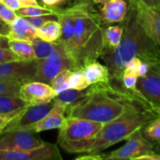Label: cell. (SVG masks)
<instances>
[{
    "mask_svg": "<svg viewBox=\"0 0 160 160\" xmlns=\"http://www.w3.org/2000/svg\"><path fill=\"white\" fill-rule=\"evenodd\" d=\"M61 24L57 40L77 69L98 61L104 51V22L91 0H78L67 8H53Z\"/></svg>",
    "mask_w": 160,
    "mask_h": 160,
    "instance_id": "1",
    "label": "cell"
},
{
    "mask_svg": "<svg viewBox=\"0 0 160 160\" xmlns=\"http://www.w3.org/2000/svg\"><path fill=\"white\" fill-rule=\"evenodd\" d=\"M124 35L121 43L112 51H105L100 58L105 62L111 74V82L122 84L123 71L127 64L139 57L152 68L160 66V45L142 28L136 19L135 8L128 4V12L122 22Z\"/></svg>",
    "mask_w": 160,
    "mask_h": 160,
    "instance_id": "2",
    "label": "cell"
},
{
    "mask_svg": "<svg viewBox=\"0 0 160 160\" xmlns=\"http://www.w3.org/2000/svg\"><path fill=\"white\" fill-rule=\"evenodd\" d=\"M158 116L152 106L135 105L116 119L104 124L88 155L101 154L104 150L127 140L134 131Z\"/></svg>",
    "mask_w": 160,
    "mask_h": 160,
    "instance_id": "3",
    "label": "cell"
},
{
    "mask_svg": "<svg viewBox=\"0 0 160 160\" xmlns=\"http://www.w3.org/2000/svg\"><path fill=\"white\" fill-rule=\"evenodd\" d=\"M102 127L101 123L67 116L59 128L57 143L68 154H88Z\"/></svg>",
    "mask_w": 160,
    "mask_h": 160,
    "instance_id": "4",
    "label": "cell"
},
{
    "mask_svg": "<svg viewBox=\"0 0 160 160\" xmlns=\"http://www.w3.org/2000/svg\"><path fill=\"white\" fill-rule=\"evenodd\" d=\"M60 44V43H59ZM77 69L74 63L68 56L63 47L49 56L37 59V76L36 81L51 84L53 78L64 69Z\"/></svg>",
    "mask_w": 160,
    "mask_h": 160,
    "instance_id": "5",
    "label": "cell"
},
{
    "mask_svg": "<svg viewBox=\"0 0 160 160\" xmlns=\"http://www.w3.org/2000/svg\"><path fill=\"white\" fill-rule=\"evenodd\" d=\"M154 151L155 143L148 141L142 135V129L139 128L127 139L125 145L109 155H103V158L106 160H136L139 157Z\"/></svg>",
    "mask_w": 160,
    "mask_h": 160,
    "instance_id": "6",
    "label": "cell"
},
{
    "mask_svg": "<svg viewBox=\"0 0 160 160\" xmlns=\"http://www.w3.org/2000/svg\"><path fill=\"white\" fill-rule=\"evenodd\" d=\"M35 133L27 129H18L0 134V150H31L45 143Z\"/></svg>",
    "mask_w": 160,
    "mask_h": 160,
    "instance_id": "7",
    "label": "cell"
},
{
    "mask_svg": "<svg viewBox=\"0 0 160 160\" xmlns=\"http://www.w3.org/2000/svg\"><path fill=\"white\" fill-rule=\"evenodd\" d=\"M37 59L19 60L0 64V80L22 83L36 81Z\"/></svg>",
    "mask_w": 160,
    "mask_h": 160,
    "instance_id": "8",
    "label": "cell"
},
{
    "mask_svg": "<svg viewBox=\"0 0 160 160\" xmlns=\"http://www.w3.org/2000/svg\"><path fill=\"white\" fill-rule=\"evenodd\" d=\"M128 3L135 8L136 19L144 32L160 45V8H152L134 0Z\"/></svg>",
    "mask_w": 160,
    "mask_h": 160,
    "instance_id": "9",
    "label": "cell"
},
{
    "mask_svg": "<svg viewBox=\"0 0 160 160\" xmlns=\"http://www.w3.org/2000/svg\"><path fill=\"white\" fill-rule=\"evenodd\" d=\"M53 105H54V100L42 104L28 105L20 115L12 119L5 127L1 134L12 130L26 129L30 126L38 123L42 118H44L49 113V112L52 109Z\"/></svg>",
    "mask_w": 160,
    "mask_h": 160,
    "instance_id": "10",
    "label": "cell"
},
{
    "mask_svg": "<svg viewBox=\"0 0 160 160\" xmlns=\"http://www.w3.org/2000/svg\"><path fill=\"white\" fill-rule=\"evenodd\" d=\"M62 158L57 145L49 142L31 150H0V160H61Z\"/></svg>",
    "mask_w": 160,
    "mask_h": 160,
    "instance_id": "11",
    "label": "cell"
},
{
    "mask_svg": "<svg viewBox=\"0 0 160 160\" xmlns=\"http://www.w3.org/2000/svg\"><path fill=\"white\" fill-rule=\"evenodd\" d=\"M19 97L27 105H37L53 100L56 93L51 84L33 81L25 82L21 86Z\"/></svg>",
    "mask_w": 160,
    "mask_h": 160,
    "instance_id": "12",
    "label": "cell"
},
{
    "mask_svg": "<svg viewBox=\"0 0 160 160\" xmlns=\"http://www.w3.org/2000/svg\"><path fill=\"white\" fill-rule=\"evenodd\" d=\"M67 105L62 102L54 100V105L49 113L38 123L27 128V130H31L35 133L41 131H47L52 129H59L64 124L67 117Z\"/></svg>",
    "mask_w": 160,
    "mask_h": 160,
    "instance_id": "13",
    "label": "cell"
},
{
    "mask_svg": "<svg viewBox=\"0 0 160 160\" xmlns=\"http://www.w3.org/2000/svg\"><path fill=\"white\" fill-rule=\"evenodd\" d=\"M137 89L152 106L160 107V72L151 68L148 74L139 77Z\"/></svg>",
    "mask_w": 160,
    "mask_h": 160,
    "instance_id": "14",
    "label": "cell"
},
{
    "mask_svg": "<svg viewBox=\"0 0 160 160\" xmlns=\"http://www.w3.org/2000/svg\"><path fill=\"white\" fill-rule=\"evenodd\" d=\"M99 10L104 23L122 22L128 15V0H108Z\"/></svg>",
    "mask_w": 160,
    "mask_h": 160,
    "instance_id": "15",
    "label": "cell"
},
{
    "mask_svg": "<svg viewBox=\"0 0 160 160\" xmlns=\"http://www.w3.org/2000/svg\"><path fill=\"white\" fill-rule=\"evenodd\" d=\"M9 33L8 38L9 39L26 40L32 42L38 38L37 28H35L23 17H18L12 23L9 24Z\"/></svg>",
    "mask_w": 160,
    "mask_h": 160,
    "instance_id": "16",
    "label": "cell"
},
{
    "mask_svg": "<svg viewBox=\"0 0 160 160\" xmlns=\"http://www.w3.org/2000/svg\"><path fill=\"white\" fill-rule=\"evenodd\" d=\"M82 70L90 85L98 82H109L111 81V74L108 67L98 61L86 65Z\"/></svg>",
    "mask_w": 160,
    "mask_h": 160,
    "instance_id": "17",
    "label": "cell"
},
{
    "mask_svg": "<svg viewBox=\"0 0 160 160\" xmlns=\"http://www.w3.org/2000/svg\"><path fill=\"white\" fill-rule=\"evenodd\" d=\"M124 35V25H109L104 26V51H112L119 46Z\"/></svg>",
    "mask_w": 160,
    "mask_h": 160,
    "instance_id": "18",
    "label": "cell"
},
{
    "mask_svg": "<svg viewBox=\"0 0 160 160\" xmlns=\"http://www.w3.org/2000/svg\"><path fill=\"white\" fill-rule=\"evenodd\" d=\"M38 38L48 41L55 42L61 36V24L57 20H51L37 29Z\"/></svg>",
    "mask_w": 160,
    "mask_h": 160,
    "instance_id": "19",
    "label": "cell"
},
{
    "mask_svg": "<svg viewBox=\"0 0 160 160\" xmlns=\"http://www.w3.org/2000/svg\"><path fill=\"white\" fill-rule=\"evenodd\" d=\"M87 97V89L85 90H76V89H67L57 94L53 100L59 101L67 105V107H71L76 105ZM67 108V109H68Z\"/></svg>",
    "mask_w": 160,
    "mask_h": 160,
    "instance_id": "20",
    "label": "cell"
},
{
    "mask_svg": "<svg viewBox=\"0 0 160 160\" xmlns=\"http://www.w3.org/2000/svg\"><path fill=\"white\" fill-rule=\"evenodd\" d=\"M8 46L19 57H21L23 60L36 59L33 45H32V42L30 41L9 39Z\"/></svg>",
    "mask_w": 160,
    "mask_h": 160,
    "instance_id": "21",
    "label": "cell"
},
{
    "mask_svg": "<svg viewBox=\"0 0 160 160\" xmlns=\"http://www.w3.org/2000/svg\"><path fill=\"white\" fill-rule=\"evenodd\" d=\"M35 57L36 59H42L47 56H49L51 53L56 52L61 48V45L58 41L55 42H48L45 40H42L40 38H37L32 41Z\"/></svg>",
    "mask_w": 160,
    "mask_h": 160,
    "instance_id": "22",
    "label": "cell"
},
{
    "mask_svg": "<svg viewBox=\"0 0 160 160\" xmlns=\"http://www.w3.org/2000/svg\"><path fill=\"white\" fill-rule=\"evenodd\" d=\"M26 105L19 96L0 95V113L12 112Z\"/></svg>",
    "mask_w": 160,
    "mask_h": 160,
    "instance_id": "23",
    "label": "cell"
},
{
    "mask_svg": "<svg viewBox=\"0 0 160 160\" xmlns=\"http://www.w3.org/2000/svg\"><path fill=\"white\" fill-rule=\"evenodd\" d=\"M142 135L152 142H160V116L149 121L142 128Z\"/></svg>",
    "mask_w": 160,
    "mask_h": 160,
    "instance_id": "24",
    "label": "cell"
},
{
    "mask_svg": "<svg viewBox=\"0 0 160 160\" xmlns=\"http://www.w3.org/2000/svg\"><path fill=\"white\" fill-rule=\"evenodd\" d=\"M18 16L20 17H36L40 15H48V14H55L53 8L49 7H41V6H27L21 7L18 10H16Z\"/></svg>",
    "mask_w": 160,
    "mask_h": 160,
    "instance_id": "25",
    "label": "cell"
},
{
    "mask_svg": "<svg viewBox=\"0 0 160 160\" xmlns=\"http://www.w3.org/2000/svg\"><path fill=\"white\" fill-rule=\"evenodd\" d=\"M72 71L73 69H64L53 78V80L51 82V86L53 88L56 95L61 93L62 91L69 89V79Z\"/></svg>",
    "mask_w": 160,
    "mask_h": 160,
    "instance_id": "26",
    "label": "cell"
},
{
    "mask_svg": "<svg viewBox=\"0 0 160 160\" xmlns=\"http://www.w3.org/2000/svg\"><path fill=\"white\" fill-rule=\"evenodd\" d=\"M90 86L82 69H75L72 71L69 79V88L76 90H85Z\"/></svg>",
    "mask_w": 160,
    "mask_h": 160,
    "instance_id": "27",
    "label": "cell"
},
{
    "mask_svg": "<svg viewBox=\"0 0 160 160\" xmlns=\"http://www.w3.org/2000/svg\"><path fill=\"white\" fill-rule=\"evenodd\" d=\"M22 84L23 83L21 82L0 80V95L19 96L20 89Z\"/></svg>",
    "mask_w": 160,
    "mask_h": 160,
    "instance_id": "28",
    "label": "cell"
},
{
    "mask_svg": "<svg viewBox=\"0 0 160 160\" xmlns=\"http://www.w3.org/2000/svg\"><path fill=\"white\" fill-rule=\"evenodd\" d=\"M139 77L128 70H124L122 76V84L123 86L129 90V91H136L137 90V83H138Z\"/></svg>",
    "mask_w": 160,
    "mask_h": 160,
    "instance_id": "29",
    "label": "cell"
},
{
    "mask_svg": "<svg viewBox=\"0 0 160 160\" xmlns=\"http://www.w3.org/2000/svg\"><path fill=\"white\" fill-rule=\"evenodd\" d=\"M18 17L19 16L15 10H12L11 8H9L8 7H7L5 4H3L0 1V20L1 21H3L4 22L8 24H10Z\"/></svg>",
    "mask_w": 160,
    "mask_h": 160,
    "instance_id": "30",
    "label": "cell"
},
{
    "mask_svg": "<svg viewBox=\"0 0 160 160\" xmlns=\"http://www.w3.org/2000/svg\"><path fill=\"white\" fill-rule=\"evenodd\" d=\"M27 22H29L35 28H39L42 26L45 22L57 19L55 14H48V15H40V16H36V17H23Z\"/></svg>",
    "mask_w": 160,
    "mask_h": 160,
    "instance_id": "31",
    "label": "cell"
},
{
    "mask_svg": "<svg viewBox=\"0 0 160 160\" xmlns=\"http://www.w3.org/2000/svg\"><path fill=\"white\" fill-rule=\"evenodd\" d=\"M28 105H26V106H24V107H22V108H20V109H18V110H16V111H14V112H8V113H0V134H1V132L3 131V129L5 128V127L12 120V119H14L15 117H17L18 115H20L22 112V111L27 107Z\"/></svg>",
    "mask_w": 160,
    "mask_h": 160,
    "instance_id": "32",
    "label": "cell"
},
{
    "mask_svg": "<svg viewBox=\"0 0 160 160\" xmlns=\"http://www.w3.org/2000/svg\"><path fill=\"white\" fill-rule=\"evenodd\" d=\"M23 60L19 57L10 48H0V64Z\"/></svg>",
    "mask_w": 160,
    "mask_h": 160,
    "instance_id": "33",
    "label": "cell"
},
{
    "mask_svg": "<svg viewBox=\"0 0 160 160\" xmlns=\"http://www.w3.org/2000/svg\"><path fill=\"white\" fill-rule=\"evenodd\" d=\"M3 4H5L7 7H8L9 8H11L12 10H18L21 7L22 4L20 2V0H0Z\"/></svg>",
    "mask_w": 160,
    "mask_h": 160,
    "instance_id": "34",
    "label": "cell"
},
{
    "mask_svg": "<svg viewBox=\"0 0 160 160\" xmlns=\"http://www.w3.org/2000/svg\"><path fill=\"white\" fill-rule=\"evenodd\" d=\"M46 7L49 8H59L61 5L65 4L68 0H41Z\"/></svg>",
    "mask_w": 160,
    "mask_h": 160,
    "instance_id": "35",
    "label": "cell"
},
{
    "mask_svg": "<svg viewBox=\"0 0 160 160\" xmlns=\"http://www.w3.org/2000/svg\"><path fill=\"white\" fill-rule=\"evenodd\" d=\"M136 160H160V154L157 153L156 151L142 155L139 157Z\"/></svg>",
    "mask_w": 160,
    "mask_h": 160,
    "instance_id": "36",
    "label": "cell"
},
{
    "mask_svg": "<svg viewBox=\"0 0 160 160\" xmlns=\"http://www.w3.org/2000/svg\"><path fill=\"white\" fill-rule=\"evenodd\" d=\"M142 5L152 8H160V0H134Z\"/></svg>",
    "mask_w": 160,
    "mask_h": 160,
    "instance_id": "37",
    "label": "cell"
},
{
    "mask_svg": "<svg viewBox=\"0 0 160 160\" xmlns=\"http://www.w3.org/2000/svg\"><path fill=\"white\" fill-rule=\"evenodd\" d=\"M9 24L4 22L3 21L0 20V35H4V36H8V34L9 33Z\"/></svg>",
    "mask_w": 160,
    "mask_h": 160,
    "instance_id": "38",
    "label": "cell"
},
{
    "mask_svg": "<svg viewBox=\"0 0 160 160\" xmlns=\"http://www.w3.org/2000/svg\"><path fill=\"white\" fill-rule=\"evenodd\" d=\"M8 41H9V38L7 36L0 35V48H9Z\"/></svg>",
    "mask_w": 160,
    "mask_h": 160,
    "instance_id": "39",
    "label": "cell"
},
{
    "mask_svg": "<svg viewBox=\"0 0 160 160\" xmlns=\"http://www.w3.org/2000/svg\"><path fill=\"white\" fill-rule=\"evenodd\" d=\"M22 7H27V6H38V3L37 0H20Z\"/></svg>",
    "mask_w": 160,
    "mask_h": 160,
    "instance_id": "40",
    "label": "cell"
},
{
    "mask_svg": "<svg viewBox=\"0 0 160 160\" xmlns=\"http://www.w3.org/2000/svg\"><path fill=\"white\" fill-rule=\"evenodd\" d=\"M155 151L160 154V142H155Z\"/></svg>",
    "mask_w": 160,
    "mask_h": 160,
    "instance_id": "41",
    "label": "cell"
},
{
    "mask_svg": "<svg viewBox=\"0 0 160 160\" xmlns=\"http://www.w3.org/2000/svg\"><path fill=\"white\" fill-rule=\"evenodd\" d=\"M152 108H153V110H154V112L158 114V115H159L160 116V107H157V106H152Z\"/></svg>",
    "mask_w": 160,
    "mask_h": 160,
    "instance_id": "42",
    "label": "cell"
},
{
    "mask_svg": "<svg viewBox=\"0 0 160 160\" xmlns=\"http://www.w3.org/2000/svg\"><path fill=\"white\" fill-rule=\"evenodd\" d=\"M93 3H95V4H103V3H105L106 1H108V0H91Z\"/></svg>",
    "mask_w": 160,
    "mask_h": 160,
    "instance_id": "43",
    "label": "cell"
}]
</instances>
